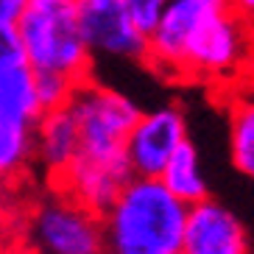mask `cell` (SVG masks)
<instances>
[{
	"mask_svg": "<svg viewBox=\"0 0 254 254\" xmlns=\"http://www.w3.org/2000/svg\"><path fill=\"white\" fill-rule=\"evenodd\" d=\"M145 64L168 81L224 92L254 73V28L232 0H168L145 34Z\"/></svg>",
	"mask_w": 254,
	"mask_h": 254,
	"instance_id": "1",
	"label": "cell"
},
{
	"mask_svg": "<svg viewBox=\"0 0 254 254\" xmlns=\"http://www.w3.org/2000/svg\"><path fill=\"white\" fill-rule=\"evenodd\" d=\"M187 204L159 176H131L101 212L104 254H176L182 252Z\"/></svg>",
	"mask_w": 254,
	"mask_h": 254,
	"instance_id": "2",
	"label": "cell"
},
{
	"mask_svg": "<svg viewBox=\"0 0 254 254\" xmlns=\"http://www.w3.org/2000/svg\"><path fill=\"white\" fill-rule=\"evenodd\" d=\"M14 31L37 75H53L70 84L90 78L92 53L75 0H28Z\"/></svg>",
	"mask_w": 254,
	"mask_h": 254,
	"instance_id": "3",
	"label": "cell"
},
{
	"mask_svg": "<svg viewBox=\"0 0 254 254\" xmlns=\"http://www.w3.org/2000/svg\"><path fill=\"white\" fill-rule=\"evenodd\" d=\"M14 238L39 254H104L101 212L53 185L20 212Z\"/></svg>",
	"mask_w": 254,
	"mask_h": 254,
	"instance_id": "4",
	"label": "cell"
},
{
	"mask_svg": "<svg viewBox=\"0 0 254 254\" xmlns=\"http://www.w3.org/2000/svg\"><path fill=\"white\" fill-rule=\"evenodd\" d=\"M67 106L78 123V151L87 154H123L128 131L142 112L128 95L92 78L75 84Z\"/></svg>",
	"mask_w": 254,
	"mask_h": 254,
	"instance_id": "5",
	"label": "cell"
},
{
	"mask_svg": "<svg viewBox=\"0 0 254 254\" xmlns=\"http://www.w3.org/2000/svg\"><path fill=\"white\" fill-rule=\"evenodd\" d=\"M78 20L92 59L145 62V31L134 23L123 0H75Z\"/></svg>",
	"mask_w": 254,
	"mask_h": 254,
	"instance_id": "6",
	"label": "cell"
},
{
	"mask_svg": "<svg viewBox=\"0 0 254 254\" xmlns=\"http://www.w3.org/2000/svg\"><path fill=\"white\" fill-rule=\"evenodd\" d=\"M187 137V118L179 106L165 104L140 112L126 137V157L134 176H159L173 151Z\"/></svg>",
	"mask_w": 254,
	"mask_h": 254,
	"instance_id": "7",
	"label": "cell"
},
{
	"mask_svg": "<svg viewBox=\"0 0 254 254\" xmlns=\"http://www.w3.org/2000/svg\"><path fill=\"white\" fill-rule=\"evenodd\" d=\"M131 176L134 173H131L126 151L123 154H87V151H78L51 185L70 193L73 198H78L95 212H104Z\"/></svg>",
	"mask_w": 254,
	"mask_h": 254,
	"instance_id": "8",
	"label": "cell"
},
{
	"mask_svg": "<svg viewBox=\"0 0 254 254\" xmlns=\"http://www.w3.org/2000/svg\"><path fill=\"white\" fill-rule=\"evenodd\" d=\"M42 112L37 73L28 64L14 25H0V120L34 126Z\"/></svg>",
	"mask_w": 254,
	"mask_h": 254,
	"instance_id": "9",
	"label": "cell"
},
{
	"mask_svg": "<svg viewBox=\"0 0 254 254\" xmlns=\"http://www.w3.org/2000/svg\"><path fill=\"white\" fill-rule=\"evenodd\" d=\"M185 254H252L246 226L224 201L212 195L195 204H187L185 235H182Z\"/></svg>",
	"mask_w": 254,
	"mask_h": 254,
	"instance_id": "10",
	"label": "cell"
},
{
	"mask_svg": "<svg viewBox=\"0 0 254 254\" xmlns=\"http://www.w3.org/2000/svg\"><path fill=\"white\" fill-rule=\"evenodd\" d=\"M78 151V123L67 101L62 106L45 109L34 123V159L42 165L48 182H53Z\"/></svg>",
	"mask_w": 254,
	"mask_h": 254,
	"instance_id": "11",
	"label": "cell"
},
{
	"mask_svg": "<svg viewBox=\"0 0 254 254\" xmlns=\"http://www.w3.org/2000/svg\"><path fill=\"white\" fill-rule=\"evenodd\" d=\"M229 112V157L246 179L254 182V73L226 87Z\"/></svg>",
	"mask_w": 254,
	"mask_h": 254,
	"instance_id": "12",
	"label": "cell"
},
{
	"mask_svg": "<svg viewBox=\"0 0 254 254\" xmlns=\"http://www.w3.org/2000/svg\"><path fill=\"white\" fill-rule=\"evenodd\" d=\"M159 179L185 204H195L209 195V182L201 168V154H198V148L190 140H185L179 148L173 151V157L162 168Z\"/></svg>",
	"mask_w": 254,
	"mask_h": 254,
	"instance_id": "13",
	"label": "cell"
},
{
	"mask_svg": "<svg viewBox=\"0 0 254 254\" xmlns=\"http://www.w3.org/2000/svg\"><path fill=\"white\" fill-rule=\"evenodd\" d=\"M34 162V126L0 120V187L11 185Z\"/></svg>",
	"mask_w": 254,
	"mask_h": 254,
	"instance_id": "14",
	"label": "cell"
},
{
	"mask_svg": "<svg viewBox=\"0 0 254 254\" xmlns=\"http://www.w3.org/2000/svg\"><path fill=\"white\" fill-rule=\"evenodd\" d=\"M123 3H126V8L131 11L134 23L140 25L145 34L154 28V23H157L159 14H162V8L168 6V0H123Z\"/></svg>",
	"mask_w": 254,
	"mask_h": 254,
	"instance_id": "15",
	"label": "cell"
},
{
	"mask_svg": "<svg viewBox=\"0 0 254 254\" xmlns=\"http://www.w3.org/2000/svg\"><path fill=\"white\" fill-rule=\"evenodd\" d=\"M28 0H0V25H14Z\"/></svg>",
	"mask_w": 254,
	"mask_h": 254,
	"instance_id": "16",
	"label": "cell"
},
{
	"mask_svg": "<svg viewBox=\"0 0 254 254\" xmlns=\"http://www.w3.org/2000/svg\"><path fill=\"white\" fill-rule=\"evenodd\" d=\"M14 238V221L8 218V212L0 207V249L6 246L8 240Z\"/></svg>",
	"mask_w": 254,
	"mask_h": 254,
	"instance_id": "17",
	"label": "cell"
},
{
	"mask_svg": "<svg viewBox=\"0 0 254 254\" xmlns=\"http://www.w3.org/2000/svg\"><path fill=\"white\" fill-rule=\"evenodd\" d=\"M0 254H39V252H34L31 246H25L23 240H17V238H11L6 243V246L0 249Z\"/></svg>",
	"mask_w": 254,
	"mask_h": 254,
	"instance_id": "18",
	"label": "cell"
},
{
	"mask_svg": "<svg viewBox=\"0 0 254 254\" xmlns=\"http://www.w3.org/2000/svg\"><path fill=\"white\" fill-rule=\"evenodd\" d=\"M246 20H249V23H252V28H254V11H252V14L246 17Z\"/></svg>",
	"mask_w": 254,
	"mask_h": 254,
	"instance_id": "19",
	"label": "cell"
},
{
	"mask_svg": "<svg viewBox=\"0 0 254 254\" xmlns=\"http://www.w3.org/2000/svg\"><path fill=\"white\" fill-rule=\"evenodd\" d=\"M176 254H185V252H176Z\"/></svg>",
	"mask_w": 254,
	"mask_h": 254,
	"instance_id": "20",
	"label": "cell"
}]
</instances>
